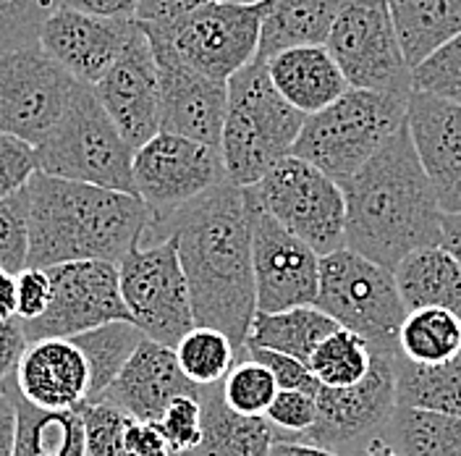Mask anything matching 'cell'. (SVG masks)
Instances as JSON below:
<instances>
[{
    "label": "cell",
    "mask_w": 461,
    "mask_h": 456,
    "mask_svg": "<svg viewBox=\"0 0 461 456\" xmlns=\"http://www.w3.org/2000/svg\"><path fill=\"white\" fill-rule=\"evenodd\" d=\"M373 360L375 351L370 349V343L346 328H339L317 346L307 368L315 375L320 386L351 388L370 375Z\"/></svg>",
    "instance_id": "cell-35"
},
{
    "label": "cell",
    "mask_w": 461,
    "mask_h": 456,
    "mask_svg": "<svg viewBox=\"0 0 461 456\" xmlns=\"http://www.w3.org/2000/svg\"><path fill=\"white\" fill-rule=\"evenodd\" d=\"M126 449L134 456H173L171 446L158 428V423H142L134 417L126 428Z\"/></svg>",
    "instance_id": "cell-48"
},
{
    "label": "cell",
    "mask_w": 461,
    "mask_h": 456,
    "mask_svg": "<svg viewBox=\"0 0 461 456\" xmlns=\"http://www.w3.org/2000/svg\"><path fill=\"white\" fill-rule=\"evenodd\" d=\"M158 428L166 435L173 454H194L202 443L200 397H178L168 404Z\"/></svg>",
    "instance_id": "cell-42"
},
{
    "label": "cell",
    "mask_w": 461,
    "mask_h": 456,
    "mask_svg": "<svg viewBox=\"0 0 461 456\" xmlns=\"http://www.w3.org/2000/svg\"><path fill=\"white\" fill-rule=\"evenodd\" d=\"M155 60L160 74V132L221 150L229 85L163 53H155Z\"/></svg>",
    "instance_id": "cell-19"
},
{
    "label": "cell",
    "mask_w": 461,
    "mask_h": 456,
    "mask_svg": "<svg viewBox=\"0 0 461 456\" xmlns=\"http://www.w3.org/2000/svg\"><path fill=\"white\" fill-rule=\"evenodd\" d=\"M351 89L411 95V66L385 0H348L325 42Z\"/></svg>",
    "instance_id": "cell-11"
},
{
    "label": "cell",
    "mask_w": 461,
    "mask_h": 456,
    "mask_svg": "<svg viewBox=\"0 0 461 456\" xmlns=\"http://www.w3.org/2000/svg\"><path fill=\"white\" fill-rule=\"evenodd\" d=\"M362 456H402V454H399V451H393L383 438H377V441H373V443L367 446V451H365Z\"/></svg>",
    "instance_id": "cell-54"
},
{
    "label": "cell",
    "mask_w": 461,
    "mask_h": 456,
    "mask_svg": "<svg viewBox=\"0 0 461 456\" xmlns=\"http://www.w3.org/2000/svg\"><path fill=\"white\" fill-rule=\"evenodd\" d=\"M29 257V192L0 202V268L19 276Z\"/></svg>",
    "instance_id": "cell-40"
},
{
    "label": "cell",
    "mask_w": 461,
    "mask_h": 456,
    "mask_svg": "<svg viewBox=\"0 0 461 456\" xmlns=\"http://www.w3.org/2000/svg\"><path fill=\"white\" fill-rule=\"evenodd\" d=\"M339 328L341 325L330 315L317 310L315 305L294 307L286 313H255L244 346L278 351L307 365L317 346Z\"/></svg>",
    "instance_id": "cell-29"
},
{
    "label": "cell",
    "mask_w": 461,
    "mask_h": 456,
    "mask_svg": "<svg viewBox=\"0 0 461 456\" xmlns=\"http://www.w3.org/2000/svg\"><path fill=\"white\" fill-rule=\"evenodd\" d=\"M11 380L22 399L48 412H77L92 388L89 362L71 339L27 343Z\"/></svg>",
    "instance_id": "cell-20"
},
{
    "label": "cell",
    "mask_w": 461,
    "mask_h": 456,
    "mask_svg": "<svg viewBox=\"0 0 461 456\" xmlns=\"http://www.w3.org/2000/svg\"><path fill=\"white\" fill-rule=\"evenodd\" d=\"M307 115L288 105L276 89L267 60L255 58L229 82V108L221 158L230 184L255 187L276 163L291 155Z\"/></svg>",
    "instance_id": "cell-4"
},
{
    "label": "cell",
    "mask_w": 461,
    "mask_h": 456,
    "mask_svg": "<svg viewBox=\"0 0 461 456\" xmlns=\"http://www.w3.org/2000/svg\"><path fill=\"white\" fill-rule=\"evenodd\" d=\"M34 171V147L0 134V202L27 189Z\"/></svg>",
    "instance_id": "cell-43"
},
{
    "label": "cell",
    "mask_w": 461,
    "mask_h": 456,
    "mask_svg": "<svg viewBox=\"0 0 461 456\" xmlns=\"http://www.w3.org/2000/svg\"><path fill=\"white\" fill-rule=\"evenodd\" d=\"M409 132L443 213H461V105L411 92Z\"/></svg>",
    "instance_id": "cell-22"
},
{
    "label": "cell",
    "mask_w": 461,
    "mask_h": 456,
    "mask_svg": "<svg viewBox=\"0 0 461 456\" xmlns=\"http://www.w3.org/2000/svg\"><path fill=\"white\" fill-rule=\"evenodd\" d=\"M267 74L288 105L304 115L325 111L351 89L325 45L284 50L267 60Z\"/></svg>",
    "instance_id": "cell-23"
},
{
    "label": "cell",
    "mask_w": 461,
    "mask_h": 456,
    "mask_svg": "<svg viewBox=\"0 0 461 456\" xmlns=\"http://www.w3.org/2000/svg\"><path fill=\"white\" fill-rule=\"evenodd\" d=\"M56 0H0V58L40 45Z\"/></svg>",
    "instance_id": "cell-37"
},
{
    "label": "cell",
    "mask_w": 461,
    "mask_h": 456,
    "mask_svg": "<svg viewBox=\"0 0 461 456\" xmlns=\"http://www.w3.org/2000/svg\"><path fill=\"white\" fill-rule=\"evenodd\" d=\"M173 351H176L181 372L197 388L221 386L241 357L223 331L207 328V325H194Z\"/></svg>",
    "instance_id": "cell-34"
},
{
    "label": "cell",
    "mask_w": 461,
    "mask_h": 456,
    "mask_svg": "<svg viewBox=\"0 0 461 456\" xmlns=\"http://www.w3.org/2000/svg\"><path fill=\"white\" fill-rule=\"evenodd\" d=\"M380 438L402 456H461V417L396 406Z\"/></svg>",
    "instance_id": "cell-31"
},
{
    "label": "cell",
    "mask_w": 461,
    "mask_h": 456,
    "mask_svg": "<svg viewBox=\"0 0 461 456\" xmlns=\"http://www.w3.org/2000/svg\"><path fill=\"white\" fill-rule=\"evenodd\" d=\"M16 286H19V305H16V317L22 323H32L37 317L48 313L50 296H53V284L48 270L42 268H24L16 276Z\"/></svg>",
    "instance_id": "cell-45"
},
{
    "label": "cell",
    "mask_w": 461,
    "mask_h": 456,
    "mask_svg": "<svg viewBox=\"0 0 461 456\" xmlns=\"http://www.w3.org/2000/svg\"><path fill=\"white\" fill-rule=\"evenodd\" d=\"M178 397H200V388L181 372L173 349L144 339L105 394L95 401L111 404L134 420L158 423Z\"/></svg>",
    "instance_id": "cell-21"
},
{
    "label": "cell",
    "mask_w": 461,
    "mask_h": 456,
    "mask_svg": "<svg viewBox=\"0 0 461 456\" xmlns=\"http://www.w3.org/2000/svg\"><path fill=\"white\" fill-rule=\"evenodd\" d=\"M406 310L443 307L461 315V265L443 247L406 255L393 270Z\"/></svg>",
    "instance_id": "cell-27"
},
{
    "label": "cell",
    "mask_w": 461,
    "mask_h": 456,
    "mask_svg": "<svg viewBox=\"0 0 461 456\" xmlns=\"http://www.w3.org/2000/svg\"><path fill=\"white\" fill-rule=\"evenodd\" d=\"M53 296L48 313L24 325L27 343L40 339H74L108 323H131L123 305L115 262L82 260L48 268Z\"/></svg>",
    "instance_id": "cell-13"
},
{
    "label": "cell",
    "mask_w": 461,
    "mask_h": 456,
    "mask_svg": "<svg viewBox=\"0 0 461 456\" xmlns=\"http://www.w3.org/2000/svg\"><path fill=\"white\" fill-rule=\"evenodd\" d=\"M244 357L255 360L259 365H265L267 370L273 372V378L278 380L281 388H294V391H304L310 397H317L320 383L317 378L310 372V368L299 360H291L286 354L278 351H267L259 346H244Z\"/></svg>",
    "instance_id": "cell-44"
},
{
    "label": "cell",
    "mask_w": 461,
    "mask_h": 456,
    "mask_svg": "<svg viewBox=\"0 0 461 456\" xmlns=\"http://www.w3.org/2000/svg\"><path fill=\"white\" fill-rule=\"evenodd\" d=\"M71 342L82 349L92 372V388L89 401L100 399L105 388L118 378V372L126 368L131 354L144 342V333L134 323H108L103 328L86 331L82 336H74Z\"/></svg>",
    "instance_id": "cell-33"
},
{
    "label": "cell",
    "mask_w": 461,
    "mask_h": 456,
    "mask_svg": "<svg viewBox=\"0 0 461 456\" xmlns=\"http://www.w3.org/2000/svg\"><path fill=\"white\" fill-rule=\"evenodd\" d=\"M403 360L417 365H446L461 357V315L425 307L406 315L399 333Z\"/></svg>",
    "instance_id": "cell-32"
},
{
    "label": "cell",
    "mask_w": 461,
    "mask_h": 456,
    "mask_svg": "<svg viewBox=\"0 0 461 456\" xmlns=\"http://www.w3.org/2000/svg\"><path fill=\"white\" fill-rule=\"evenodd\" d=\"M393 370L399 406L461 417V357L446 365H417L399 351Z\"/></svg>",
    "instance_id": "cell-30"
},
{
    "label": "cell",
    "mask_w": 461,
    "mask_h": 456,
    "mask_svg": "<svg viewBox=\"0 0 461 456\" xmlns=\"http://www.w3.org/2000/svg\"><path fill=\"white\" fill-rule=\"evenodd\" d=\"M173 456H192V454H173Z\"/></svg>",
    "instance_id": "cell-56"
},
{
    "label": "cell",
    "mask_w": 461,
    "mask_h": 456,
    "mask_svg": "<svg viewBox=\"0 0 461 456\" xmlns=\"http://www.w3.org/2000/svg\"><path fill=\"white\" fill-rule=\"evenodd\" d=\"M223 181L229 176L221 150L178 134L160 132L134 152V187L152 218L171 215Z\"/></svg>",
    "instance_id": "cell-16"
},
{
    "label": "cell",
    "mask_w": 461,
    "mask_h": 456,
    "mask_svg": "<svg viewBox=\"0 0 461 456\" xmlns=\"http://www.w3.org/2000/svg\"><path fill=\"white\" fill-rule=\"evenodd\" d=\"M265 420L276 428L278 441H299L307 430L315 428V397H310L304 391H294V388H281L278 397L267 406Z\"/></svg>",
    "instance_id": "cell-41"
},
{
    "label": "cell",
    "mask_w": 461,
    "mask_h": 456,
    "mask_svg": "<svg viewBox=\"0 0 461 456\" xmlns=\"http://www.w3.org/2000/svg\"><path fill=\"white\" fill-rule=\"evenodd\" d=\"M173 239L186 273L197 325L218 328L244 357L258 313L252 228L244 189L223 181L166 218H152L142 244Z\"/></svg>",
    "instance_id": "cell-1"
},
{
    "label": "cell",
    "mask_w": 461,
    "mask_h": 456,
    "mask_svg": "<svg viewBox=\"0 0 461 456\" xmlns=\"http://www.w3.org/2000/svg\"><path fill=\"white\" fill-rule=\"evenodd\" d=\"M200 404L202 443L192 456H270L278 435L265 417L236 415L221 386L200 388Z\"/></svg>",
    "instance_id": "cell-25"
},
{
    "label": "cell",
    "mask_w": 461,
    "mask_h": 456,
    "mask_svg": "<svg viewBox=\"0 0 461 456\" xmlns=\"http://www.w3.org/2000/svg\"><path fill=\"white\" fill-rule=\"evenodd\" d=\"M315 307L362 336L375 354H399V333L409 310L393 270L351 250L322 257Z\"/></svg>",
    "instance_id": "cell-7"
},
{
    "label": "cell",
    "mask_w": 461,
    "mask_h": 456,
    "mask_svg": "<svg viewBox=\"0 0 461 456\" xmlns=\"http://www.w3.org/2000/svg\"><path fill=\"white\" fill-rule=\"evenodd\" d=\"M58 8L100 19H134L140 0H56Z\"/></svg>",
    "instance_id": "cell-49"
},
{
    "label": "cell",
    "mask_w": 461,
    "mask_h": 456,
    "mask_svg": "<svg viewBox=\"0 0 461 456\" xmlns=\"http://www.w3.org/2000/svg\"><path fill=\"white\" fill-rule=\"evenodd\" d=\"M229 3H241V5H262L265 0H229Z\"/></svg>",
    "instance_id": "cell-55"
},
{
    "label": "cell",
    "mask_w": 461,
    "mask_h": 456,
    "mask_svg": "<svg viewBox=\"0 0 461 456\" xmlns=\"http://www.w3.org/2000/svg\"><path fill=\"white\" fill-rule=\"evenodd\" d=\"M411 71L461 34V0H385Z\"/></svg>",
    "instance_id": "cell-26"
},
{
    "label": "cell",
    "mask_w": 461,
    "mask_h": 456,
    "mask_svg": "<svg viewBox=\"0 0 461 456\" xmlns=\"http://www.w3.org/2000/svg\"><path fill=\"white\" fill-rule=\"evenodd\" d=\"M438 247H443L461 265V213H443Z\"/></svg>",
    "instance_id": "cell-51"
},
{
    "label": "cell",
    "mask_w": 461,
    "mask_h": 456,
    "mask_svg": "<svg viewBox=\"0 0 461 456\" xmlns=\"http://www.w3.org/2000/svg\"><path fill=\"white\" fill-rule=\"evenodd\" d=\"M346 250L396 270L403 257L440 244V218L409 121L373 160L341 184Z\"/></svg>",
    "instance_id": "cell-2"
},
{
    "label": "cell",
    "mask_w": 461,
    "mask_h": 456,
    "mask_svg": "<svg viewBox=\"0 0 461 456\" xmlns=\"http://www.w3.org/2000/svg\"><path fill=\"white\" fill-rule=\"evenodd\" d=\"M92 89L134 152L160 134V74L142 27Z\"/></svg>",
    "instance_id": "cell-17"
},
{
    "label": "cell",
    "mask_w": 461,
    "mask_h": 456,
    "mask_svg": "<svg viewBox=\"0 0 461 456\" xmlns=\"http://www.w3.org/2000/svg\"><path fill=\"white\" fill-rule=\"evenodd\" d=\"M0 391L16 404V451L14 456H86L85 423L77 412H48L24 401L8 378Z\"/></svg>",
    "instance_id": "cell-28"
},
{
    "label": "cell",
    "mask_w": 461,
    "mask_h": 456,
    "mask_svg": "<svg viewBox=\"0 0 461 456\" xmlns=\"http://www.w3.org/2000/svg\"><path fill=\"white\" fill-rule=\"evenodd\" d=\"M348 0H265L259 24L258 56H273L294 48L325 45L330 29Z\"/></svg>",
    "instance_id": "cell-24"
},
{
    "label": "cell",
    "mask_w": 461,
    "mask_h": 456,
    "mask_svg": "<svg viewBox=\"0 0 461 456\" xmlns=\"http://www.w3.org/2000/svg\"><path fill=\"white\" fill-rule=\"evenodd\" d=\"M29 192L27 268L66 262H121L142 244L152 210L140 195H126L34 171Z\"/></svg>",
    "instance_id": "cell-3"
},
{
    "label": "cell",
    "mask_w": 461,
    "mask_h": 456,
    "mask_svg": "<svg viewBox=\"0 0 461 456\" xmlns=\"http://www.w3.org/2000/svg\"><path fill=\"white\" fill-rule=\"evenodd\" d=\"M262 8L229 0L207 3L171 24H140L155 53L171 56L204 77L229 85L259 50Z\"/></svg>",
    "instance_id": "cell-8"
},
{
    "label": "cell",
    "mask_w": 461,
    "mask_h": 456,
    "mask_svg": "<svg viewBox=\"0 0 461 456\" xmlns=\"http://www.w3.org/2000/svg\"><path fill=\"white\" fill-rule=\"evenodd\" d=\"M16 404L5 391H0V456H14L16 451Z\"/></svg>",
    "instance_id": "cell-50"
},
{
    "label": "cell",
    "mask_w": 461,
    "mask_h": 456,
    "mask_svg": "<svg viewBox=\"0 0 461 456\" xmlns=\"http://www.w3.org/2000/svg\"><path fill=\"white\" fill-rule=\"evenodd\" d=\"M86 435V456H134L126 449L129 415L103 401H86L79 406Z\"/></svg>",
    "instance_id": "cell-38"
},
{
    "label": "cell",
    "mask_w": 461,
    "mask_h": 456,
    "mask_svg": "<svg viewBox=\"0 0 461 456\" xmlns=\"http://www.w3.org/2000/svg\"><path fill=\"white\" fill-rule=\"evenodd\" d=\"M411 89L461 105V34L411 71Z\"/></svg>",
    "instance_id": "cell-39"
},
{
    "label": "cell",
    "mask_w": 461,
    "mask_h": 456,
    "mask_svg": "<svg viewBox=\"0 0 461 456\" xmlns=\"http://www.w3.org/2000/svg\"><path fill=\"white\" fill-rule=\"evenodd\" d=\"M223 399L236 415L244 417H265L267 406L278 397L281 386L273 372L249 357H239L229 378L221 383Z\"/></svg>",
    "instance_id": "cell-36"
},
{
    "label": "cell",
    "mask_w": 461,
    "mask_h": 456,
    "mask_svg": "<svg viewBox=\"0 0 461 456\" xmlns=\"http://www.w3.org/2000/svg\"><path fill=\"white\" fill-rule=\"evenodd\" d=\"M77 85L40 45L0 58V134L32 147L42 144Z\"/></svg>",
    "instance_id": "cell-14"
},
{
    "label": "cell",
    "mask_w": 461,
    "mask_h": 456,
    "mask_svg": "<svg viewBox=\"0 0 461 456\" xmlns=\"http://www.w3.org/2000/svg\"><path fill=\"white\" fill-rule=\"evenodd\" d=\"M247 215L252 228V268L258 313H286L312 307L320 291V262L310 244L284 228L244 189Z\"/></svg>",
    "instance_id": "cell-15"
},
{
    "label": "cell",
    "mask_w": 461,
    "mask_h": 456,
    "mask_svg": "<svg viewBox=\"0 0 461 456\" xmlns=\"http://www.w3.org/2000/svg\"><path fill=\"white\" fill-rule=\"evenodd\" d=\"M123 305L144 339L176 349L197 325L192 291L173 239L137 244L118 262Z\"/></svg>",
    "instance_id": "cell-10"
},
{
    "label": "cell",
    "mask_w": 461,
    "mask_h": 456,
    "mask_svg": "<svg viewBox=\"0 0 461 456\" xmlns=\"http://www.w3.org/2000/svg\"><path fill=\"white\" fill-rule=\"evenodd\" d=\"M207 3H215V0H140L134 22L137 24H152V27L171 24V22L197 11Z\"/></svg>",
    "instance_id": "cell-46"
},
{
    "label": "cell",
    "mask_w": 461,
    "mask_h": 456,
    "mask_svg": "<svg viewBox=\"0 0 461 456\" xmlns=\"http://www.w3.org/2000/svg\"><path fill=\"white\" fill-rule=\"evenodd\" d=\"M34 163L37 171L53 178L137 195L134 147L121 137L86 85H77L56 129L34 147Z\"/></svg>",
    "instance_id": "cell-6"
},
{
    "label": "cell",
    "mask_w": 461,
    "mask_h": 456,
    "mask_svg": "<svg viewBox=\"0 0 461 456\" xmlns=\"http://www.w3.org/2000/svg\"><path fill=\"white\" fill-rule=\"evenodd\" d=\"M247 192L320 257L346 250L344 189L315 166L288 155Z\"/></svg>",
    "instance_id": "cell-9"
},
{
    "label": "cell",
    "mask_w": 461,
    "mask_h": 456,
    "mask_svg": "<svg viewBox=\"0 0 461 456\" xmlns=\"http://www.w3.org/2000/svg\"><path fill=\"white\" fill-rule=\"evenodd\" d=\"M27 349V336H24V325L19 317H0V386L14 375L22 354Z\"/></svg>",
    "instance_id": "cell-47"
},
{
    "label": "cell",
    "mask_w": 461,
    "mask_h": 456,
    "mask_svg": "<svg viewBox=\"0 0 461 456\" xmlns=\"http://www.w3.org/2000/svg\"><path fill=\"white\" fill-rule=\"evenodd\" d=\"M16 305H19V286L16 276L8 273L5 268H0V317H16Z\"/></svg>",
    "instance_id": "cell-52"
},
{
    "label": "cell",
    "mask_w": 461,
    "mask_h": 456,
    "mask_svg": "<svg viewBox=\"0 0 461 456\" xmlns=\"http://www.w3.org/2000/svg\"><path fill=\"white\" fill-rule=\"evenodd\" d=\"M409 97L348 89L325 111L307 115L291 155L344 184L406 126Z\"/></svg>",
    "instance_id": "cell-5"
},
{
    "label": "cell",
    "mask_w": 461,
    "mask_h": 456,
    "mask_svg": "<svg viewBox=\"0 0 461 456\" xmlns=\"http://www.w3.org/2000/svg\"><path fill=\"white\" fill-rule=\"evenodd\" d=\"M396 354H375L370 375L351 388L317 391V423L299 441L341 456H362L396 412Z\"/></svg>",
    "instance_id": "cell-12"
},
{
    "label": "cell",
    "mask_w": 461,
    "mask_h": 456,
    "mask_svg": "<svg viewBox=\"0 0 461 456\" xmlns=\"http://www.w3.org/2000/svg\"><path fill=\"white\" fill-rule=\"evenodd\" d=\"M134 19H100L58 8L48 19L40 48L79 85L95 87L134 40Z\"/></svg>",
    "instance_id": "cell-18"
},
{
    "label": "cell",
    "mask_w": 461,
    "mask_h": 456,
    "mask_svg": "<svg viewBox=\"0 0 461 456\" xmlns=\"http://www.w3.org/2000/svg\"><path fill=\"white\" fill-rule=\"evenodd\" d=\"M270 456H341L330 449H322L315 443H304V441H276Z\"/></svg>",
    "instance_id": "cell-53"
}]
</instances>
